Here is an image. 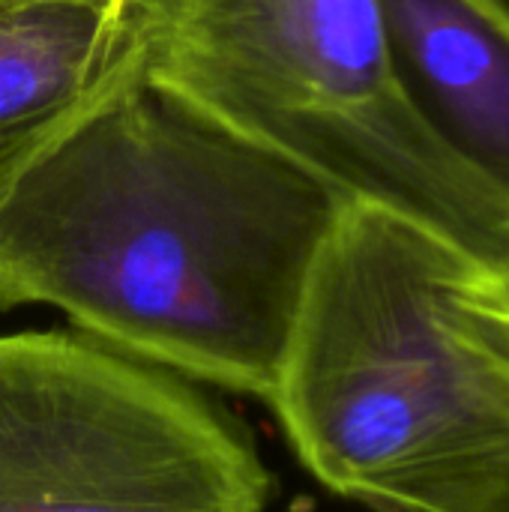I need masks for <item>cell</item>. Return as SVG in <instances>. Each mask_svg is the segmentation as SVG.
Wrapping results in <instances>:
<instances>
[{
    "label": "cell",
    "mask_w": 509,
    "mask_h": 512,
    "mask_svg": "<svg viewBox=\"0 0 509 512\" xmlns=\"http://www.w3.org/2000/svg\"><path fill=\"white\" fill-rule=\"evenodd\" d=\"M354 201L138 75L0 204V309L270 402L309 270Z\"/></svg>",
    "instance_id": "1"
},
{
    "label": "cell",
    "mask_w": 509,
    "mask_h": 512,
    "mask_svg": "<svg viewBox=\"0 0 509 512\" xmlns=\"http://www.w3.org/2000/svg\"><path fill=\"white\" fill-rule=\"evenodd\" d=\"M381 3L408 93L441 138L509 201V3Z\"/></svg>",
    "instance_id": "6"
},
{
    "label": "cell",
    "mask_w": 509,
    "mask_h": 512,
    "mask_svg": "<svg viewBox=\"0 0 509 512\" xmlns=\"http://www.w3.org/2000/svg\"><path fill=\"white\" fill-rule=\"evenodd\" d=\"M375 510L378 512H408V510H399V507H390V504H375Z\"/></svg>",
    "instance_id": "9"
},
{
    "label": "cell",
    "mask_w": 509,
    "mask_h": 512,
    "mask_svg": "<svg viewBox=\"0 0 509 512\" xmlns=\"http://www.w3.org/2000/svg\"><path fill=\"white\" fill-rule=\"evenodd\" d=\"M408 512H509V453L435 483Z\"/></svg>",
    "instance_id": "7"
},
{
    "label": "cell",
    "mask_w": 509,
    "mask_h": 512,
    "mask_svg": "<svg viewBox=\"0 0 509 512\" xmlns=\"http://www.w3.org/2000/svg\"><path fill=\"white\" fill-rule=\"evenodd\" d=\"M480 282H483L486 294H489L504 312H509V249L507 252H501L498 258L483 261V267H480Z\"/></svg>",
    "instance_id": "8"
},
{
    "label": "cell",
    "mask_w": 509,
    "mask_h": 512,
    "mask_svg": "<svg viewBox=\"0 0 509 512\" xmlns=\"http://www.w3.org/2000/svg\"><path fill=\"white\" fill-rule=\"evenodd\" d=\"M480 267L390 207L348 201L336 216L267 402L333 495L408 510L509 453V312Z\"/></svg>",
    "instance_id": "2"
},
{
    "label": "cell",
    "mask_w": 509,
    "mask_h": 512,
    "mask_svg": "<svg viewBox=\"0 0 509 512\" xmlns=\"http://www.w3.org/2000/svg\"><path fill=\"white\" fill-rule=\"evenodd\" d=\"M270 489L186 378L84 333L0 336V512H267Z\"/></svg>",
    "instance_id": "4"
},
{
    "label": "cell",
    "mask_w": 509,
    "mask_h": 512,
    "mask_svg": "<svg viewBox=\"0 0 509 512\" xmlns=\"http://www.w3.org/2000/svg\"><path fill=\"white\" fill-rule=\"evenodd\" d=\"M144 66L141 0H0V204Z\"/></svg>",
    "instance_id": "5"
},
{
    "label": "cell",
    "mask_w": 509,
    "mask_h": 512,
    "mask_svg": "<svg viewBox=\"0 0 509 512\" xmlns=\"http://www.w3.org/2000/svg\"><path fill=\"white\" fill-rule=\"evenodd\" d=\"M141 9L153 84L483 261L509 249V201L408 93L381 0H141Z\"/></svg>",
    "instance_id": "3"
}]
</instances>
